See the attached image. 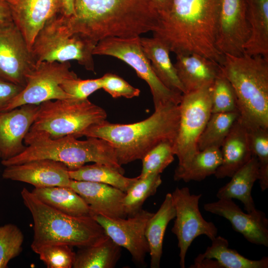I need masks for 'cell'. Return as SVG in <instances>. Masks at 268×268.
<instances>
[{"label":"cell","mask_w":268,"mask_h":268,"mask_svg":"<svg viewBox=\"0 0 268 268\" xmlns=\"http://www.w3.org/2000/svg\"><path fill=\"white\" fill-rule=\"evenodd\" d=\"M220 0H173L169 11L159 17L153 37L170 52L201 55L220 65L224 55L216 46Z\"/></svg>","instance_id":"cell-1"},{"label":"cell","mask_w":268,"mask_h":268,"mask_svg":"<svg viewBox=\"0 0 268 268\" xmlns=\"http://www.w3.org/2000/svg\"><path fill=\"white\" fill-rule=\"evenodd\" d=\"M158 18L152 0H75L74 14L67 21L72 32L97 44L108 37L152 32Z\"/></svg>","instance_id":"cell-2"},{"label":"cell","mask_w":268,"mask_h":268,"mask_svg":"<svg viewBox=\"0 0 268 268\" xmlns=\"http://www.w3.org/2000/svg\"><path fill=\"white\" fill-rule=\"evenodd\" d=\"M179 120V104L168 105L155 109L150 117L136 123L114 124L105 120L88 128L81 136L94 137L109 142L122 166L141 160L162 142H174Z\"/></svg>","instance_id":"cell-3"},{"label":"cell","mask_w":268,"mask_h":268,"mask_svg":"<svg viewBox=\"0 0 268 268\" xmlns=\"http://www.w3.org/2000/svg\"><path fill=\"white\" fill-rule=\"evenodd\" d=\"M20 194L32 217L33 237L30 247L37 254L50 245L66 244L80 248L95 244L107 236L91 216H74L61 212L26 188Z\"/></svg>","instance_id":"cell-4"},{"label":"cell","mask_w":268,"mask_h":268,"mask_svg":"<svg viewBox=\"0 0 268 268\" xmlns=\"http://www.w3.org/2000/svg\"><path fill=\"white\" fill-rule=\"evenodd\" d=\"M24 142L26 147L23 151L1 160V164L5 167L48 159L63 163L68 170L93 162L106 165L124 173L117 161L113 146L103 139L87 137L86 140H80L72 135L52 138L42 132L29 131Z\"/></svg>","instance_id":"cell-5"},{"label":"cell","mask_w":268,"mask_h":268,"mask_svg":"<svg viewBox=\"0 0 268 268\" xmlns=\"http://www.w3.org/2000/svg\"><path fill=\"white\" fill-rule=\"evenodd\" d=\"M221 66L234 90L240 119L246 126L268 128V58L225 55Z\"/></svg>","instance_id":"cell-6"},{"label":"cell","mask_w":268,"mask_h":268,"mask_svg":"<svg viewBox=\"0 0 268 268\" xmlns=\"http://www.w3.org/2000/svg\"><path fill=\"white\" fill-rule=\"evenodd\" d=\"M107 113L88 99L49 100L41 103L29 131L42 132L52 138H76L88 128L104 122Z\"/></svg>","instance_id":"cell-7"},{"label":"cell","mask_w":268,"mask_h":268,"mask_svg":"<svg viewBox=\"0 0 268 268\" xmlns=\"http://www.w3.org/2000/svg\"><path fill=\"white\" fill-rule=\"evenodd\" d=\"M96 45L82 35L72 32L67 17L59 13L38 32L30 51L36 63L75 60L86 70L94 71L93 51Z\"/></svg>","instance_id":"cell-8"},{"label":"cell","mask_w":268,"mask_h":268,"mask_svg":"<svg viewBox=\"0 0 268 268\" xmlns=\"http://www.w3.org/2000/svg\"><path fill=\"white\" fill-rule=\"evenodd\" d=\"M211 86L182 94L179 127L174 143L175 155L178 159L174 174L175 181H180L199 150V139L211 114Z\"/></svg>","instance_id":"cell-9"},{"label":"cell","mask_w":268,"mask_h":268,"mask_svg":"<svg viewBox=\"0 0 268 268\" xmlns=\"http://www.w3.org/2000/svg\"><path fill=\"white\" fill-rule=\"evenodd\" d=\"M93 55L112 56L132 67L137 75L148 84L152 95L154 109L168 105L180 104L182 94L168 88L156 75L142 51L140 36L103 39L96 45Z\"/></svg>","instance_id":"cell-10"},{"label":"cell","mask_w":268,"mask_h":268,"mask_svg":"<svg viewBox=\"0 0 268 268\" xmlns=\"http://www.w3.org/2000/svg\"><path fill=\"white\" fill-rule=\"evenodd\" d=\"M69 62L36 63L26 75V85L8 106V111L25 104L40 105L49 100L72 97L61 87L65 80L76 77Z\"/></svg>","instance_id":"cell-11"},{"label":"cell","mask_w":268,"mask_h":268,"mask_svg":"<svg viewBox=\"0 0 268 268\" xmlns=\"http://www.w3.org/2000/svg\"><path fill=\"white\" fill-rule=\"evenodd\" d=\"M171 194L176 210L171 231L178 240L180 266L184 268L186 256L194 240L204 235L212 240L217 236L218 230L213 222L206 221L201 215L199 206L201 194H191L188 187H177Z\"/></svg>","instance_id":"cell-12"},{"label":"cell","mask_w":268,"mask_h":268,"mask_svg":"<svg viewBox=\"0 0 268 268\" xmlns=\"http://www.w3.org/2000/svg\"><path fill=\"white\" fill-rule=\"evenodd\" d=\"M250 35L246 0H220L216 46L223 55L241 56Z\"/></svg>","instance_id":"cell-13"},{"label":"cell","mask_w":268,"mask_h":268,"mask_svg":"<svg viewBox=\"0 0 268 268\" xmlns=\"http://www.w3.org/2000/svg\"><path fill=\"white\" fill-rule=\"evenodd\" d=\"M153 213L141 209L129 218H111L102 215L92 217L115 243L127 249L137 264L143 265L148 244L145 236L146 223Z\"/></svg>","instance_id":"cell-14"},{"label":"cell","mask_w":268,"mask_h":268,"mask_svg":"<svg viewBox=\"0 0 268 268\" xmlns=\"http://www.w3.org/2000/svg\"><path fill=\"white\" fill-rule=\"evenodd\" d=\"M35 64L25 39L13 21L0 23V77L25 87L26 75Z\"/></svg>","instance_id":"cell-15"},{"label":"cell","mask_w":268,"mask_h":268,"mask_svg":"<svg viewBox=\"0 0 268 268\" xmlns=\"http://www.w3.org/2000/svg\"><path fill=\"white\" fill-rule=\"evenodd\" d=\"M203 208L206 211L227 219L234 230L249 242L268 246V220L262 211L245 213L232 199H225L206 203Z\"/></svg>","instance_id":"cell-16"},{"label":"cell","mask_w":268,"mask_h":268,"mask_svg":"<svg viewBox=\"0 0 268 268\" xmlns=\"http://www.w3.org/2000/svg\"><path fill=\"white\" fill-rule=\"evenodd\" d=\"M2 177L31 184L35 188L69 187L71 180L64 164L48 159L5 166Z\"/></svg>","instance_id":"cell-17"},{"label":"cell","mask_w":268,"mask_h":268,"mask_svg":"<svg viewBox=\"0 0 268 268\" xmlns=\"http://www.w3.org/2000/svg\"><path fill=\"white\" fill-rule=\"evenodd\" d=\"M39 105L25 104L0 112V154L2 160L18 155L25 149L24 138L33 124Z\"/></svg>","instance_id":"cell-18"},{"label":"cell","mask_w":268,"mask_h":268,"mask_svg":"<svg viewBox=\"0 0 268 268\" xmlns=\"http://www.w3.org/2000/svg\"><path fill=\"white\" fill-rule=\"evenodd\" d=\"M12 21L31 49L47 21L61 12L60 0H5Z\"/></svg>","instance_id":"cell-19"},{"label":"cell","mask_w":268,"mask_h":268,"mask_svg":"<svg viewBox=\"0 0 268 268\" xmlns=\"http://www.w3.org/2000/svg\"><path fill=\"white\" fill-rule=\"evenodd\" d=\"M89 206L92 217L102 215L111 218H126L123 206L125 193L112 186L89 181L71 180L69 186Z\"/></svg>","instance_id":"cell-20"},{"label":"cell","mask_w":268,"mask_h":268,"mask_svg":"<svg viewBox=\"0 0 268 268\" xmlns=\"http://www.w3.org/2000/svg\"><path fill=\"white\" fill-rule=\"evenodd\" d=\"M220 151L222 162L214 174L218 179L231 177L251 159L247 128L240 117L225 138Z\"/></svg>","instance_id":"cell-21"},{"label":"cell","mask_w":268,"mask_h":268,"mask_svg":"<svg viewBox=\"0 0 268 268\" xmlns=\"http://www.w3.org/2000/svg\"><path fill=\"white\" fill-rule=\"evenodd\" d=\"M174 65L185 93L212 84L221 71L219 64L195 53L176 55Z\"/></svg>","instance_id":"cell-22"},{"label":"cell","mask_w":268,"mask_h":268,"mask_svg":"<svg viewBox=\"0 0 268 268\" xmlns=\"http://www.w3.org/2000/svg\"><path fill=\"white\" fill-rule=\"evenodd\" d=\"M140 41L142 51L159 79L169 89L184 94V88L171 61L170 52L168 47L159 39L154 37H140Z\"/></svg>","instance_id":"cell-23"},{"label":"cell","mask_w":268,"mask_h":268,"mask_svg":"<svg viewBox=\"0 0 268 268\" xmlns=\"http://www.w3.org/2000/svg\"><path fill=\"white\" fill-rule=\"evenodd\" d=\"M230 178V181L218 190L216 197L218 199L238 200L243 203L247 212H256L258 209L251 192L254 183L259 179V164L257 158L253 155L251 159Z\"/></svg>","instance_id":"cell-24"},{"label":"cell","mask_w":268,"mask_h":268,"mask_svg":"<svg viewBox=\"0 0 268 268\" xmlns=\"http://www.w3.org/2000/svg\"><path fill=\"white\" fill-rule=\"evenodd\" d=\"M250 35L245 53L268 58V0H246Z\"/></svg>","instance_id":"cell-25"},{"label":"cell","mask_w":268,"mask_h":268,"mask_svg":"<svg viewBox=\"0 0 268 268\" xmlns=\"http://www.w3.org/2000/svg\"><path fill=\"white\" fill-rule=\"evenodd\" d=\"M176 210L172 194L167 193L156 212L148 220L145 236L149 246L151 268H159L163 253V242L168 223L174 219Z\"/></svg>","instance_id":"cell-26"},{"label":"cell","mask_w":268,"mask_h":268,"mask_svg":"<svg viewBox=\"0 0 268 268\" xmlns=\"http://www.w3.org/2000/svg\"><path fill=\"white\" fill-rule=\"evenodd\" d=\"M31 192L43 202L64 213L74 216L92 217L88 204L69 187L34 188Z\"/></svg>","instance_id":"cell-27"},{"label":"cell","mask_w":268,"mask_h":268,"mask_svg":"<svg viewBox=\"0 0 268 268\" xmlns=\"http://www.w3.org/2000/svg\"><path fill=\"white\" fill-rule=\"evenodd\" d=\"M121 248L107 235L95 244L78 248L72 268H114L121 255Z\"/></svg>","instance_id":"cell-28"},{"label":"cell","mask_w":268,"mask_h":268,"mask_svg":"<svg viewBox=\"0 0 268 268\" xmlns=\"http://www.w3.org/2000/svg\"><path fill=\"white\" fill-rule=\"evenodd\" d=\"M71 180L107 184L126 192L136 181L137 177L128 178L118 170L106 165L94 163L74 170H68Z\"/></svg>","instance_id":"cell-29"},{"label":"cell","mask_w":268,"mask_h":268,"mask_svg":"<svg viewBox=\"0 0 268 268\" xmlns=\"http://www.w3.org/2000/svg\"><path fill=\"white\" fill-rule=\"evenodd\" d=\"M212 243L202 254L204 257L216 260L222 268H268V257L259 260H252L240 254L235 250L229 248L227 239L216 236Z\"/></svg>","instance_id":"cell-30"},{"label":"cell","mask_w":268,"mask_h":268,"mask_svg":"<svg viewBox=\"0 0 268 268\" xmlns=\"http://www.w3.org/2000/svg\"><path fill=\"white\" fill-rule=\"evenodd\" d=\"M239 116V112L211 113L199 139L198 150H202L210 147L220 148Z\"/></svg>","instance_id":"cell-31"},{"label":"cell","mask_w":268,"mask_h":268,"mask_svg":"<svg viewBox=\"0 0 268 268\" xmlns=\"http://www.w3.org/2000/svg\"><path fill=\"white\" fill-rule=\"evenodd\" d=\"M161 183L160 174L154 173L142 178L137 176L136 181L125 192L123 199L127 216H132L140 211L146 200L156 193Z\"/></svg>","instance_id":"cell-32"},{"label":"cell","mask_w":268,"mask_h":268,"mask_svg":"<svg viewBox=\"0 0 268 268\" xmlns=\"http://www.w3.org/2000/svg\"><path fill=\"white\" fill-rule=\"evenodd\" d=\"M222 162L220 148L210 147L198 150L188 167L181 175L180 181H201L214 174Z\"/></svg>","instance_id":"cell-33"},{"label":"cell","mask_w":268,"mask_h":268,"mask_svg":"<svg viewBox=\"0 0 268 268\" xmlns=\"http://www.w3.org/2000/svg\"><path fill=\"white\" fill-rule=\"evenodd\" d=\"M245 126L252 155L258 162L260 188L264 191L268 188V128Z\"/></svg>","instance_id":"cell-34"},{"label":"cell","mask_w":268,"mask_h":268,"mask_svg":"<svg viewBox=\"0 0 268 268\" xmlns=\"http://www.w3.org/2000/svg\"><path fill=\"white\" fill-rule=\"evenodd\" d=\"M239 112L234 90L221 71L211 86V113Z\"/></svg>","instance_id":"cell-35"},{"label":"cell","mask_w":268,"mask_h":268,"mask_svg":"<svg viewBox=\"0 0 268 268\" xmlns=\"http://www.w3.org/2000/svg\"><path fill=\"white\" fill-rule=\"evenodd\" d=\"M174 142H162L149 152L141 159L142 169L139 178H144L149 175L161 173L174 159Z\"/></svg>","instance_id":"cell-36"},{"label":"cell","mask_w":268,"mask_h":268,"mask_svg":"<svg viewBox=\"0 0 268 268\" xmlns=\"http://www.w3.org/2000/svg\"><path fill=\"white\" fill-rule=\"evenodd\" d=\"M24 235L16 225L0 226V268H6L10 260L22 251Z\"/></svg>","instance_id":"cell-37"},{"label":"cell","mask_w":268,"mask_h":268,"mask_svg":"<svg viewBox=\"0 0 268 268\" xmlns=\"http://www.w3.org/2000/svg\"><path fill=\"white\" fill-rule=\"evenodd\" d=\"M71 247L66 244H55L45 247L38 254L48 268H71L75 253Z\"/></svg>","instance_id":"cell-38"},{"label":"cell","mask_w":268,"mask_h":268,"mask_svg":"<svg viewBox=\"0 0 268 268\" xmlns=\"http://www.w3.org/2000/svg\"><path fill=\"white\" fill-rule=\"evenodd\" d=\"M62 89L72 98L84 100L102 88L101 78L81 79L74 77L65 80L60 85Z\"/></svg>","instance_id":"cell-39"},{"label":"cell","mask_w":268,"mask_h":268,"mask_svg":"<svg viewBox=\"0 0 268 268\" xmlns=\"http://www.w3.org/2000/svg\"><path fill=\"white\" fill-rule=\"evenodd\" d=\"M101 78L102 88L114 98L120 97L132 98L138 96L140 94L139 89L133 87L115 74L107 73Z\"/></svg>","instance_id":"cell-40"},{"label":"cell","mask_w":268,"mask_h":268,"mask_svg":"<svg viewBox=\"0 0 268 268\" xmlns=\"http://www.w3.org/2000/svg\"><path fill=\"white\" fill-rule=\"evenodd\" d=\"M24 87L0 77V112L6 111L9 105Z\"/></svg>","instance_id":"cell-41"},{"label":"cell","mask_w":268,"mask_h":268,"mask_svg":"<svg viewBox=\"0 0 268 268\" xmlns=\"http://www.w3.org/2000/svg\"><path fill=\"white\" fill-rule=\"evenodd\" d=\"M191 268H222L215 260L204 257L202 254H199L195 259Z\"/></svg>","instance_id":"cell-42"},{"label":"cell","mask_w":268,"mask_h":268,"mask_svg":"<svg viewBox=\"0 0 268 268\" xmlns=\"http://www.w3.org/2000/svg\"><path fill=\"white\" fill-rule=\"evenodd\" d=\"M159 17L167 14L172 6L173 0H152Z\"/></svg>","instance_id":"cell-43"},{"label":"cell","mask_w":268,"mask_h":268,"mask_svg":"<svg viewBox=\"0 0 268 268\" xmlns=\"http://www.w3.org/2000/svg\"><path fill=\"white\" fill-rule=\"evenodd\" d=\"M61 13L67 17H70L74 14L75 0H60Z\"/></svg>","instance_id":"cell-44"},{"label":"cell","mask_w":268,"mask_h":268,"mask_svg":"<svg viewBox=\"0 0 268 268\" xmlns=\"http://www.w3.org/2000/svg\"><path fill=\"white\" fill-rule=\"evenodd\" d=\"M12 21L9 6L5 0H0V23Z\"/></svg>","instance_id":"cell-45"},{"label":"cell","mask_w":268,"mask_h":268,"mask_svg":"<svg viewBox=\"0 0 268 268\" xmlns=\"http://www.w3.org/2000/svg\"></svg>","instance_id":"cell-46"}]
</instances>
